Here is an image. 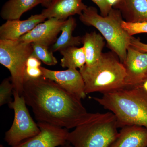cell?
Instances as JSON below:
<instances>
[{
	"instance_id": "4316f807",
	"label": "cell",
	"mask_w": 147,
	"mask_h": 147,
	"mask_svg": "<svg viewBox=\"0 0 147 147\" xmlns=\"http://www.w3.org/2000/svg\"><path fill=\"white\" fill-rule=\"evenodd\" d=\"M110 5L113 8H115L121 0H107Z\"/></svg>"
},
{
	"instance_id": "8992f818",
	"label": "cell",
	"mask_w": 147,
	"mask_h": 147,
	"mask_svg": "<svg viewBox=\"0 0 147 147\" xmlns=\"http://www.w3.org/2000/svg\"><path fill=\"white\" fill-rule=\"evenodd\" d=\"M32 43L0 39V63L9 70L14 90L22 96L28 58L32 55Z\"/></svg>"
},
{
	"instance_id": "277c9868",
	"label": "cell",
	"mask_w": 147,
	"mask_h": 147,
	"mask_svg": "<svg viewBox=\"0 0 147 147\" xmlns=\"http://www.w3.org/2000/svg\"><path fill=\"white\" fill-rule=\"evenodd\" d=\"M118 128L111 112L90 113L86 121L69 132L67 141L73 147H109L118 135Z\"/></svg>"
},
{
	"instance_id": "52a82bcc",
	"label": "cell",
	"mask_w": 147,
	"mask_h": 147,
	"mask_svg": "<svg viewBox=\"0 0 147 147\" xmlns=\"http://www.w3.org/2000/svg\"><path fill=\"white\" fill-rule=\"evenodd\" d=\"M13 100L8 104L14 111V119L10 128L5 132V141L11 147L37 135L40 129L32 118L24 97L13 91Z\"/></svg>"
},
{
	"instance_id": "f1b7e54d",
	"label": "cell",
	"mask_w": 147,
	"mask_h": 147,
	"mask_svg": "<svg viewBox=\"0 0 147 147\" xmlns=\"http://www.w3.org/2000/svg\"><path fill=\"white\" fill-rule=\"evenodd\" d=\"M59 147H73L68 142L65 144L63 145V146H60Z\"/></svg>"
},
{
	"instance_id": "8fae6325",
	"label": "cell",
	"mask_w": 147,
	"mask_h": 147,
	"mask_svg": "<svg viewBox=\"0 0 147 147\" xmlns=\"http://www.w3.org/2000/svg\"><path fill=\"white\" fill-rule=\"evenodd\" d=\"M126 73V87L134 86L147 74V53H142L129 46L123 63Z\"/></svg>"
},
{
	"instance_id": "9c48e42d",
	"label": "cell",
	"mask_w": 147,
	"mask_h": 147,
	"mask_svg": "<svg viewBox=\"0 0 147 147\" xmlns=\"http://www.w3.org/2000/svg\"><path fill=\"white\" fill-rule=\"evenodd\" d=\"M42 76L50 79L69 93L82 100L86 97L85 84L80 71L75 69L55 71L40 67Z\"/></svg>"
},
{
	"instance_id": "7a4b0ae2",
	"label": "cell",
	"mask_w": 147,
	"mask_h": 147,
	"mask_svg": "<svg viewBox=\"0 0 147 147\" xmlns=\"http://www.w3.org/2000/svg\"><path fill=\"white\" fill-rule=\"evenodd\" d=\"M92 98L113 113L119 127L138 125L147 128V93L135 87H125Z\"/></svg>"
},
{
	"instance_id": "7c38bea8",
	"label": "cell",
	"mask_w": 147,
	"mask_h": 147,
	"mask_svg": "<svg viewBox=\"0 0 147 147\" xmlns=\"http://www.w3.org/2000/svg\"><path fill=\"white\" fill-rule=\"evenodd\" d=\"M46 19L41 13L32 15L25 20L6 21L0 27V39L18 40Z\"/></svg>"
},
{
	"instance_id": "4fadbf2b",
	"label": "cell",
	"mask_w": 147,
	"mask_h": 147,
	"mask_svg": "<svg viewBox=\"0 0 147 147\" xmlns=\"http://www.w3.org/2000/svg\"><path fill=\"white\" fill-rule=\"evenodd\" d=\"M88 7L83 0H53L41 13L46 19L53 18L66 20L76 14L80 16Z\"/></svg>"
},
{
	"instance_id": "cb8c5ba5",
	"label": "cell",
	"mask_w": 147,
	"mask_h": 147,
	"mask_svg": "<svg viewBox=\"0 0 147 147\" xmlns=\"http://www.w3.org/2000/svg\"><path fill=\"white\" fill-rule=\"evenodd\" d=\"M98 7L100 11V15L107 16L110 10L113 9L107 0H91Z\"/></svg>"
},
{
	"instance_id": "d4e9b609",
	"label": "cell",
	"mask_w": 147,
	"mask_h": 147,
	"mask_svg": "<svg viewBox=\"0 0 147 147\" xmlns=\"http://www.w3.org/2000/svg\"><path fill=\"white\" fill-rule=\"evenodd\" d=\"M130 46L142 53H147V43L142 42L139 38L132 36L130 40Z\"/></svg>"
},
{
	"instance_id": "ffe728a7",
	"label": "cell",
	"mask_w": 147,
	"mask_h": 147,
	"mask_svg": "<svg viewBox=\"0 0 147 147\" xmlns=\"http://www.w3.org/2000/svg\"><path fill=\"white\" fill-rule=\"evenodd\" d=\"M33 52L32 55L48 66L55 65L58 63L57 58L53 55V53L49 50V47L45 45L32 42Z\"/></svg>"
},
{
	"instance_id": "d6986e66",
	"label": "cell",
	"mask_w": 147,
	"mask_h": 147,
	"mask_svg": "<svg viewBox=\"0 0 147 147\" xmlns=\"http://www.w3.org/2000/svg\"><path fill=\"white\" fill-rule=\"evenodd\" d=\"M59 52L63 56L61 65L63 68L80 69L86 65V55L83 47H69Z\"/></svg>"
},
{
	"instance_id": "44dd1931",
	"label": "cell",
	"mask_w": 147,
	"mask_h": 147,
	"mask_svg": "<svg viewBox=\"0 0 147 147\" xmlns=\"http://www.w3.org/2000/svg\"><path fill=\"white\" fill-rule=\"evenodd\" d=\"M14 88L10 76L4 79L0 85V106L9 104L13 101L11 96L13 95Z\"/></svg>"
},
{
	"instance_id": "f546056e",
	"label": "cell",
	"mask_w": 147,
	"mask_h": 147,
	"mask_svg": "<svg viewBox=\"0 0 147 147\" xmlns=\"http://www.w3.org/2000/svg\"><path fill=\"white\" fill-rule=\"evenodd\" d=\"M0 147H4L3 146V145H0Z\"/></svg>"
},
{
	"instance_id": "83f0119b",
	"label": "cell",
	"mask_w": 147,
	"mask_h": 147,
	"mask_svg": "<svg viewBox=\"0 0 147 147\" xmlns=\"http://www.w3.org/2000/svg\"><path fill=\"white\" fill-rule=\"evenodd\" d=\"M52 1L53 0H42V3L41 5L45 8H47L50 5Z\"/></svg>"
},
{
	"instance_id": "ac0fdd59",
	"label": "cell",
	"mask_w": 147,
	"mask_h": 147,
	"mask_svg": "<svg viewBox=\"0 0 147 147\" xmlns=\"http://www.w3.org/2000/svg\"><path fill=\"white\" fill-rule=\"evenodd\" d=\"M76 26V20L73 16H70L66 20L62 28L61 34L52 45L50 50L55 53L69 47H78L82 44V37L73 35Z\"/></svg>"
},
{
	"instance_id": "7402d4cb",
	"label": "cell",
	"mask_w": 147,
	"mask_h": 147,
	"mask_svg": "<svg viewBox=\"0 0 147 147\" xmlns=\"http://www.w3.org/2000/svg\"><path fill=\"white\" fill-rule=\"evenodd\" d=\"M122 27L130 36L142 33H147V21L129 22L123 20Z\"/></svg>"
},
{
	"instance_id": "484cf974",
	"label": "cell",
	"mask_w": 147,
	"mask_h": 147,
	"mask_svg": "<svg viewBox=\"0 0 147 147\" xmlns=\"http://www.w3.org/2000/svg\"><path fill=\"white\" fill-rule=\"evenodd\" d=\"M41 61L33 55H31L27 60L26 67H41Z\"/></svg>"
},
{
	"instance_id": "5b68a950",
	"label": "cell",
	"mask_w": 147,
	"mask_h": 147,
	"mask_svg": "<svg viewBox=\"0 0 147 147\" xmlns=\"http://www.w3.org/2000/svg\"><path fill=\"white\" fill-rule=\"evenodd\" d=\"M85 25L94 27L103 36L108 47L123 63L132 36L122 27L123 17L120 11L113 8L107 16H101L93 6L88 7L79 16Z\"/></svg>"
},
{
	"instance_id": "2e32d148",
	"label": "cell",
	"mask_w": 147,
	"mask_h": 147,
	"mask_svg": "<svg viewBox=\"0 0 147 147\" xmlns=\"http://www.w3.org/2000/svg\"><path fill=\"white\" fill-rule=\"evenodd\" d=\"M115 9L120 11L127 22L147 21V0H121Z\"/></svg>"
},
{
	"instance_id": "e0dca14e",
	"label": "cell",
	"mask_w": 147,
	"mask_h": 147,
	"mask_svg": "<svg viewBox=\"0 0 147 147\" xmlns=\"http://www.w3.org/2000/svg\"><path fill=\"white\" fill-rule=\"evenodd\" d=\"M42 0H8L0 12L4 20H20L24 13L42 4Z\"/></svg>"
},
{
	"instance_id": "30bf717a",
	"label": "cell",
	"mask_w": 147,
	"mask_h": 147,
	"mask_svg": "<svg viewBox=\"0 0 147 147\" xmlns=\"http://www.w3.org/2000/svg\"><path fill=\"white\" fill-rule=\"evenodd\" d=\"M65 21L55 18H48L38 24L18 40L30 43L36 42L49 47L57 41L58 34L61 32Z\"/></svg>"
},
{
	"instance_id": "5bb4252c",
	"label": "cell",
	"mask_w": 147,
	"mask_h": 147,
	"mask_svg": "<svg viewBox=\"0 0 147 147\" xmlns=\"http://www.w3.org/2000/svg\"><path fill=\"white\" fill-rule=\"evenodd\" d=\"M109 147H147V128L135 125L123 127Z\"/></svg>"
},
{
	"instance_id": "603a6c76",
	"label": "cell",
	"mask_w": 147,
	"mask_h": 147,
	"mask_svg": "<svg viewBox=\"0 0 147 147\" xmlns=\"http://www.w3.org/2000/svg\"><path fill=\"white\" fill-rule=\"evenodd\" d=\"M42 76V72L40 67H26L25 72V80L26 79H38Z\"/></svg>"
},
{
	"instance_id": "ba28073f",
	"label": "cell",
	"mask_w": 147,
	"mask_h": 147,
	"mask_svg": "<svg viewBox=\"0 0 147 147\" xmlns=\"http://www.w3.org/2000/svg\"><path fill=\"white\" fill-rule=\"evenodd\" d=\"M37 125L40 129L37 135L12 147H57L67 143V129L42 122Z\"/></svg>"
},
{
	"instance_id": "6da1fadb",
	"label": "cell",
	"mask_w": 147,
	"mask_h": 147,
	"mask_svg": "<svg viewBox=\"0 0 147 147\" xmlns=\"http://www.w3.org/2000/svg\"><path fill=\"white\" fill-rule=\"evenodd\" d=\"M22 96L38 122L69 129L84 122L90 115L81 100L43 76L26 79Z\"/></svg>"
},
{
	"instance_id": "3957f363",
	"label": "cell",
	"mask_w": 147,
	"mask_h": 147,
	"mask_svg": "<svg viewBox=\"0 0 147 147\" xmlns=\"http://www.w3.org/2000/svg\"><path fill=\"white\" fill-rule=\"evenodd\" d=\"M117 56L113 52L103 53L96 63L91 66L85 65L79 69L86 94H103L126 87V71Z\"/></svg>"
},
{
	"instance_id": "9a60e30c",
	"label": "cell",
	"mask_w": 147,
	"mask_h": 147,
	"mask_svg": "<svg viewBox=\"0 0 147 147\" xmlns=\"http://www.w3.org/2000/svg\"><path fill=\"white\" fill-rule=\"evenodd\" d=\"M82 44L86 57V65L91 66L99 61L105 45V40L96 32H87L82 37Z\"/></svg>"
}]
</instances>
